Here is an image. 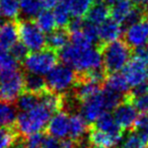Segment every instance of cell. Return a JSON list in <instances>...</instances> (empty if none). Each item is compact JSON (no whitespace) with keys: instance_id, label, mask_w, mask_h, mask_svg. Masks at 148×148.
<instances>
[{"instance_id":"6da1fadb","label":"cell","mask_w":148,"mask_h":148,"mask_svg":"<svg viewBox=\"0 0 148 148\" xmlns=\"http://www.w3.org/2000/svg\"><path fill=\"white\" fill-rule=\"evenodd\" d=\"M58 54L62 63L72 67L77 72L103 67V55L99 48H82L70 44Z\"/></svg>"},{"instance_id":"7a4b0ae2","label":"cell","mask_w":148,"mask_h":148,"mask_svg":"<svg viewBox=\"0 0 148 148\" xmlns=\"http://www.w3.org/2000/svg\"><path fill=\"white\" fill-rule=\"evenodd\" d=\"M54 112L43 103L40 99V103L29 112H21L17 115L14 128L19 136H27L39 133L49 124Z\"/></svg>"},{"instance_id":"3957f363","label":"cell","mask_w":148,"mask_h":148,"mask_svg":"<svg viewBox=\"0 0 148 148\" xmlns=\"http://www.w3.org/2000/svg\"><path fill=\"white\" fill-rule=\"evenodd\" d=\"M103 55V66L108 74L124 69L132 57V48L125 40H116L99 47Z\"/></svg>"},{"instance_id":"277c9868","label":"cell","mask_w":148,"mask_h":148,"mask_svg":"<svg viewBox=\"0 0 148 148\" xmlns=\"http://www.w3.org/2000/svg\"><path fill=\"white\" fill-rule=\"evenodd\" d=\"M59 54L51 49H43L41 51L33 52L29 54L23 62V65L27 73L37 75L48 74L56 65H58Z\"/></svg>"},{"instance_id":"5b68a950","label":"cell","mask_w":148,"mask_h":148,"mask_svg":"<svg viewBox=\"0 0 148 148\" xmlns=\"http://www.w3.org/2000/svg\"><path fill=\"white\" fill-rule=\"evenodd\" d=\"M46 81L50 90L66 93V91L71 90L76 84L77 73H75L73 68L66 64H58L47 74Z\"/></svg>"},{"instance_id":"8992f818","label":"cell","mask_w":148,"mask_h":148,"mask_svg":"<svg viewBox=\"0 0 148 148\" xmlns=\"http://www.w3.org/2000/svg\"><path fill=\"white\" fill-rule=\"evenodd\" d=\"M18 35L21 43L32 52L41 51L47 47V37L40 29L35 21L27 18H16Z\"/></svg>"},{"instance_id":"52a82bcc","label":"cell","mask_w":148,"mask_h":148,"mask_svg":"<svg viewBox=\"0 0 148 148\" xmlns=\"http://www.w3.org/2000/svg\"><path fill=\"white\" fill-rule=\"evenodd\" d=\"M25 91V74L19 69L0 75V101L12 103Z\"/></svg>"},{"instance_id":"ba28073f","label":"cell","mask_w":148,"mask_h":148,"mask_svg":"<svg viewBox=\"0 0 148 148\" xmlns=\"http://www.w3.org/2000/svg\"><path fill=\"white\" fill-rule=\"evenodd\" d=\"M137 109L134 103L130 99V97L125 95L124 101L114 110V118L118 125L122 128V130H133L135 128L136 122L138 120Z\"/></svg>"},{"instance_id":"9c48e42d","label":"cell","mask_w":148,"mask_h":148,"mask_svg":"<svg viewBox=\"0 0 148 148\" xmlns=\"http://www.w3.org/2000/svg\"><path fill=\"white\" fill-rule=\"evenodd\" d=\"M101 91L95 95V97L88 99L87 101H83L80 106L81 116L84 118L85 121L89 125H92L99 119V116H101L105 112H107L105 99H103V95Z\"/></svg>"},{"instance_id":"30bf717a","label":"cell","mask_w":148,"mask_h":148,"mask_svg":"<svg viewBox=\"0 0 148 148\" xmlns=\"http://www.w3.org/2000/svg\"><path fill=\"white\" fill-rule=\"evenodd\" d=\"M123 74L126 77L130 86H137L141 83L147 81L148 79V66L142 63L141 61L131 59L127 65L124 67Z\"/></svg>"},{"instance_id":"8fae6325","label":"cell","mask_w":148,"mask_h":148,"mask_svg":"<svg viewBox=\"0 0 148 148\" xmlns=\"http://www.w3.org/2000/svg\"><path fill=\"white\" fill-rule=\"evenodd\" d=\"M69 126L70 116L67 112L60 111L51 118L47 126V133L48 135L64 140L69 136Z\"/></svg>"},{"instance_id":"7c38bea8","label":"cell","mask_w":148,"mask_h":148,"mask_svg":"<svg viewBox=\"0 0 148 148\" xmlns=\"http://www.w3.org/2000/svg\"><path fill=\"white\" fill-rule=\"evenodd\" d=\"M124 40L131 48H137L148 44V21L144 18L125 29Z\"/></svg>"},{"instance_id":"4fadbf2b","label":"cell","mask_w":148,"mask_h":148,"mask_svg":"<svg viewBox=\"0 0 148 148\" xmlns=\"http://www.w3.org/2000/svg\"><path fill=\"white\" fill-rule=\"evenodd\" d=\"M87 139L92 147H103V148H113L121 143L123 137H118L106 132L93 128L90 125L87 134Z\"/></svg>"},{"instance_id":"5bb4252c","label":"cell","mask_w":148,"mask_h":148,"mask_svg":"<svg viewBox=\"0 0 148 148\" xmlns=\"http://www.w3.org/2000/svg\"><path fill=\"white\" fill-rule=\"evenodd\" d=\"M19 39L16 19L6 21L0 27V48L10 50Z\"/></svg>"},{"instance_id":"9a60e30c","label":"cell","mask_w":148,"mask_h":148,"mask_svg":"<svg viewBox=\"0 0 148 148\" xmlns=\"http://www.w3.org/2000/svg\"><path fill=\"white\" fill-rule=\"evenodd\" d=\"M122 32H123V27L121 23H119L113 18H108L107 21H105L99 25V46L118 40Z\"/></svg>"},{"instance_id":"2e32d148","label":"cell","mask_w":148,"mask_h":148,"mask_svg":"<svg viewBox=\"0 0 148 148\" xmlns=\"http://www.w3.org/2000/svg\"><path fill=\"white\" fill-rule=\"evenodd\" d=\"M89 125L80 113L72 114L70 116V126H69V139L75 143L80 144L82 138L85 134H88Z\"/></svg>"},{"instance_id":"e0dca14e","label":"cell","mask_w":148,"mask_h":148,"mask_svg":"<svg viewBox=\"0 0 148 148\" xmlns=\"http://www.w3.org/2000/svg\"><path fill=\"white\" fill-rule=\"evenodd\" d=\"M103 90L101 84L95 82H76L74 87L71 89L73 99L78 103H82L90 97H95Z\"/></svg>"},{"instance_id":"ac0fdd59","label":"cell","mask_w":148,"mask_h":148,"mask_svg":"<svg viewBox=\"0 0 148 148\" xmlns=\"http://www.w3.org/2000/svg\"><path fill=\"white\" fill-rule=\"evenodd\" d=\"M71 33L67 27H58L47 36V47L59 53L67 45H69Z\"/></svg>"},{"instance_id":"d6986e66","label":"cell","mask_w":148,"mask_h":148,"mask_svg":"<svg viewBox=\"0 0 148 148\" xmlns=\"http://www.w3.org/2000/svg\"><path fill=\"white\" fill-rule=\"evenodd\" d=\"M93 128L99 130V131L106 132L108 134H111L114 136H118V137H123V130L122 128L118 125L116 122L114 116H112L110 113L105 112L99 118L92 124Z\"/></svg>"},{"instance_id":"ffe728a7","label":"cell","mask_w":148,"mask_h":148,"mask_svg":"<svg viewBox=\"0 0 148 148\" xmlns=\"http://www.w3.org/2000/svg\"><path fill=\"white\" fill-rule=\"evenodd\" d=\"M134 7L135 5L133 4L131 0H115L110 5L112 18L122 25L132 12Z\"/></svg>"},{"instance_id":"44dd1931","label":"cell","mask_w":148,"mask_h":148,"mask_svg":"<svg viewBox=\"0 0 148 148\" xmlns=\"http://www.w3.org/2000/svg\"><path fill=\"white\" fill-rule=\"evenodd\" d=\"M50 90L47 81L42 75L33 73L25 74V91L41 95L44 92Z\"/></svg>"},{"instance_id":"7402d4cb","label":"cell","mask_w":148,"mask_h":148,"mask_svg":"<svg viewBox=\"0 0 148 148\" xmlns=\"http://www.w3.org/2000/svg\"><path fill=\"white\" fill-rule=\"evenodd\" d=\"M70 10L72 16L84 17L93 5V0H60Z\"/></svg>"},{"instance_id":"603a6c76","label":"cell","mask_w":148,"mask_h":148,"mask_svg":"<svg viewBox=\"0 0 148 148\" xmlns=\"http://www.w3.org/2000/svg\"><path fill=\"white\" fill-rule=\"evenodd\" d=\"M105 85L107 88H110L114 91H117L122 95H126L129 92V83L123 73L115 72L108 75L105 81Z\"/></svg>"},{"instance_id":"cb8c5ba5","label":"cell","mask_w":148,"mask_h":148,"mask_svg":"<svg viewBox=\"0 0 148 148\" xmlns=\"http://www.w3.org/2000/svg\"><path fill=\"white\" fill-rule=\"evenodd\" d=\"M110 14H111V11H110V6L108 4H105V3L103 4H95L86 13L84 19L93 25H99L109 18Z\"/></svg>"},{"instance_id":"d4e9b609","label":"cell","mask_w":148,"mask_h":148,"mask_svg":"<svg viewBox=\"0 0 148 148\" xmlns=\"http://www.w3.org/2000/svg\"><path fill=\"white\" fill-rule=\"evenodd\" d=\"M147 146V140L136 130H130L119 144V148H146Z\"/></svg>"},{"instance_id":"484cf974","label":"cell","mask_w":148,"mask_h":148,"mask_svg":"<svg viewBox=\"0 0 148 148\" xmlns=\"http://www.w3.org/2000/svg\"><path fill=\"white\" fill-rule=\"evenodd\" d=\"M15 108L10 103L0 101V127H12L16 120Z\"/></svg>"},{"instance_id":"4316f807","label":"cell","mask_w":148,"mask_h":148,"mask_svg":"<svg viewBox=\"0 0 148 148\" xmlns=\"http://www.w3.org/2000/svg\"><path fill=\"white\" fill-rule=\"evenodd\" d=\"M35 23H37V25L40 27V29L42 32L47 34H50L51 32H53L56 29V25H57L54 13L51 12L50 10H47V9H45L44 11H41L37 15Z\"/></svg>"},{"instance_id":"83f0119b","label":"cell","mask_w":148,"mask_h":148,"mask_svg":"<svg viewBox=\"0 0 148 148\" xmlns=\"http://www.w3.org/2000/svg\"><path fill=\"white\" fill-rule=\"evenodd\" d=\"M44 138L45 135L41 132L27 136H19L14 146L16 148H43Z\"/></svg>"},{"instance_id":"f1b7e54d","label":"cell","mask_w":148,"mask_h":148,"mask_svg":"<svg viewBox=\"0 0 148 148\" xmlns=\"http://www.w3.org/2000/svg\"><path fill=\"white\" fill-rule=\"evenodd\" d=\"M19 62L7 50L0 48V75L19 69Z\"/></svg>"},{"instance_id":"f546056e","label":"cell","mask_w":148,"mask_h":148,"mask_svg":"<svg viewBox=\"0 0 148 148\" xmlns=\"http://www.w3.org/2000/svg\"><path fill=\"white\" fill-rule=\"evenodd\" d=\"M40 103V95L23 91L15 101L16 108L21 112H29Z\"/></svg>"},{"instance_id":"4dcf8cb0","label":"cell","mask_w":148,"mask_h":148,"mask_svg":"<svg viewBox=\"0 0 148 148\" xmlns=\"http://www.w3.org/2000/svg\"><path fill=\"white\" fill-rule=\"evenodd\" d=\"M21 11L19 0H0V14L9 19H16Z\"/></svg>"},{"instance_id":"1f68e13d","label":"cell","mask_w":148,"mask_h":148,"mask_svg":"<svg viewBox=\"0 0 148 148\" xmlns=\"http://www.w3.org/2000/svg\"><path fill=\"white\" fill-rule=\"evenodd\" d=\"M19 138L14 126L0 127V148H11L15 145Z\"/></svg>"},{"instance_id":"d6a6232c","label":"cell","mask_w":148,"mask_h":148,"mask_svg":"<svg viewBox=\"0 0 148 148\" xmlns=\"http://www.w3.org/2000/svg\"><path fill=\"white\" fill-rule=\"evenodd\" d=\"M43 9L41 0H21V10L27 19L37 17Z\"/></svg>"},{"instance_id":"836d02e7","label":"cell","mask_w":148,"mask_h":148,"mask_svg":"<svg viewBox=\"0 0 148 148\" xmlns=\"http://www.w3.org/2000/svg\"><path fill=\"white\" fill-rule=\"evenodd\" d=\"M54 16H55L56 23L59 27H67L70 23V16H71V12L70 10L63 4V3L59 2L58 5L54 9Z\"/></svg>"},{"instance_id":"e575fe53","label":"cell","mask_w":148,"mask_h":148,"mask_svg":"<svg viewBox=\"0 0 148 148\" xmlns=\"http://www.w3.org/2000/svg\"><path fill=\"white\" fill-rule=\"evenodd\" d=\"M70 41H71V44H73V45H76L78 47L82 48H91L93 45L82 31H77L71 33Z\"/></svg>"},{"instance_id":"d590c367","label":"cell","mask_w":148,"mask_h":148,"mask_svg":"<svg viewBox=\"0 0 148 148\" xmlns=\"http://www.w3.org/2000/svg\"><path fill=\"white\" fill-rule=\"evenodd\" d=\"M10 53L19 63H23L25 61V59L27 57V55L29 54V50L25 47V45L21 42H17L10 50Z\"/></svg>"},{"instance_id":"8d00e7d4","label":"cell","mask_w":148,"mask_h":148,"mask_svg":"<svg viewBox=\"0 0 148 148\" xmlns=\"http://www.w3.org/2000/svg\"><path fill=\"white\" fill-rule=\"evenodd\" d=\"M128 95V93H127ZM129 97V95H128ZM130 99L132 101V103H134L135 108L137 109V111L139 113H141L142 115H147L148 114V92L145 93V95H142L140 97H133Z\"/></svg>"},{"instance_id":"74e56055","label":"cell","mask_w":148,"mask_h":148,"mask_svg":"<svg viewBox=\"0 0 148 148\" xmlns=\"http://www.w3.org/2000/svg\"><path fill=\"white\" fill-rule=\"evenodd\" d=\"M133 130L139 132L148 142V114L147 115H142L140 118H138L135 128Z\"/></svg>"},{"instance_id":"f35d334b","label":"cell","mask_w":148,"mask_h":148,"mask_svg":"<svg viewBox=\"0 0 148 148\" xmlns=\"http://www.w3.org/2000/svg\"><path fill=\"white\" fill-rule=\"evenodd\" d=\"M133 58L148 66V44L135 48L133 51Z\"/></svg>"},{"instance_id":"ab89813d","label":"cell","mask_w":148,"mask_h":148,"mask_svg":"<svg viewBox=\"0 0 148 148\" xmlns=\"http://www.w3.org/2000/svg\"><path fill=\"white\" fill-rule=\"evenodd\" d=\"M43 148H62V140L51 135H45Z\"/></svg>"},{"instance_id":"60d3db41","label":"cell","mask_w":148,"mask_h":148,"mask_svg":"<svg viewBox=\"0 0 148 148\" xmlns=\"http://www.w3.org/2000/svg\"><path fill=\"white\" fill-rule=\"evenodd\" d=\"M42 5H43V9H49L56 7L58 5V3L60 2V0H41Z\"/></svg>"},{"instance_id":"b9f144b4","label":"cell","mask_w":148,"mask_h":148,"mask_svg":"<svg viewBox=\"0 0 148 148\" xmlns=\"http://www.w3.org/2000/svg\"><path fill=\"white\" fill-rule=\"evenodd\" d=\"M135 6L142 7V8H148V0H131Z\"/></svg>"},{"instance_id":"7bdbcfd3","label":"cell","mask_w":148,"mask_h":148,"mask_svg":"<svg viewBox=\"0 0 148 148\" xmlns=\"http://www.w3.org/2000/svg\"><path fill=\"white\" fill-rule=\"evenodd\" d=\"M106 3V0H93V5L95 4H103Z\"/></svg>"},{"instance_id":"ee69618b","label":"cell","mask_w":148,"mask_h":148,"mask_svg":"<svg viewBox=\"0 0 148 148\" xmlns=\"http://www.w3.org/2000/svg\"><path fill=\"white\" fill-rule=\"evenodd\" d=\"M93 148H103V147H93Z\"/></svg>"},{"instance_id":"f6af8a7d","label":"cell","mask_w":148,"mask_h":148,"mask_svg":"<svg viewBox=\"0 0 148 148\" xmlns=\"http://www.w3.org/2000/svg\"><path fill=\"white\" fill-rule=\"evenodd\" d=\"M146 148H148V146H147V147H146Z\"/></svg>"},{"instance_id":"bcb514c9","label":"cell","mask_w":148,"mask_h":148,"mask_svg":"<svg viewBox=\"0 0 148 148\" xmlns=\"http://www.w3.org/2000/svg\"><path fill=\"white\" fill-rule=\"evenodd\" d=\"M81 148H84V147H81Z\"/></svg>"}]
</instances>
